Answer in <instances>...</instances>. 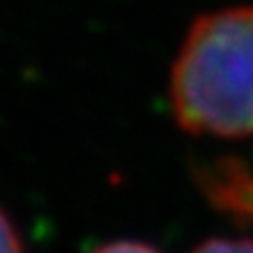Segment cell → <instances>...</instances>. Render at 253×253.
I'll use <instances>...</instances> for the list:
<instances>
[{"label":"cell","instance_id":"5b68a950","mask_svg":"<svg viewBox=\"0 0 253 253\" xmlns=\"http://www.w3.org/2000/svg\"><path fill=\"white\" fill-rule=\"evenodd\" d=\"M91 253H160L155 246L145 244V241H133V239H121V241H108L103 246H98Z\"/></svg>","mask_w":253,"mask_h":253},{"label":"cell","instance_id":"7a4b0ae2","mask_svg":"<svg viewBox=\"0 0 253 253\" xmlns=\"http://www.w3.org/2000/svg\"><path fill=\"white\" fill-rule=\"evenodd\" d=\"M207 204L239 226H253V168L239 158H219L194 172Z\"/></svg>","mask_w":253,"mask_h":253},{"label":"cell","instance_id":"277c9868","mask_svg":"<svg viewBox=\"0 0 253 253\" xmlns=\"http://www.w3.org/2000/svg\"><path fill=\"white\" fill-rule=\"evenodd\" d=\"M0 253H25L22 239L10 221V216L0 209Z\"/></svg>","mask_w":253,"mask_h":253},{"label":"cell","instance_id":"3957f363","mask_svg":"<svg viewBox=\"0 0 253 253\" xmlns=\"http://www.w3.org/2000/svg\"><path fill=\"white\" fill-rule=\"evenodd\" d=\"M192 253H253V239H207Z\"/></svg>","mask_w":253,"mask_h":253},{"label":"cell","instance_id":"6da1fadb","mask_svg":"<svg viewBox=\"0 0 253 253\" xmlns=\"http://www.w3.org/2000/svg\"><path fill=\"white\" fill-rule=\"evenodd\" d=\"M169 108L189 135H253L251 5L204 12L189 25L169 69Z\"/></svg>","mask_w":253,"mask_h":253}]
</instances>
